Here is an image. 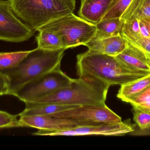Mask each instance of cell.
<instances>
[{"label":"cell","mask_w":150,"mask_h":150,"mask_svg":"<svg viewBox=\"0 0 150 150\" xmlns=\"http://www.w3.org/2000/svg\"><path fill=\"white\" fill-rule=\"evenodd\" d=\"M128 42L140 50L150 63V38L142 37L136 41Z\"/></svg>","instance_id":"25"},{"label":"cell","mask_w":150,"mask_h":150,"mask_svg":"<svg viewBox=\"0 0 150 150\" xmlns=\"http://www.w3.org/2000/svg\"><path fill=\"white\" fill-rule=\"evenodd\" d=\"M38 31L39 33L36 37V40L38 48L50 51L65 48L62 39L57 33L50 30Z\"/></svg>","instance_id":"17"},{"label":"cell","mask_w":150,"mask_h":150,"mask_svg":"<svg viewBox=\"0 0 150 150\" xmlns=\"http://www.w3.org/2000/svg\"><path fill=\"white\" fill-rule=\"evenodd\" d=\"M121 34L128 42L136 41L142 38L138 18H132L123 21Z\"/></svg>","instance_id":"20"},{"label":"cell","mask_w":150,"mask_h":150,"mask_svg":"<svg viewBox=\"0 0 150 150\" xmlns=\"http://www.w3.org/2000/svg\"><path fill=\"white\" fill-rule=\"evenodd\" d=\"M129 104L133 108L139 109L150 114V86L135 97Z\"/></svg>","instance_id":"22"},{"label":"cell","mask_w":150,"mask_h":150,"mask_svg":"<svg viewBox=\"0 0 150 150\" xmlns=\"http://www.w3.org/2000/svg\"><path fill=\"white\" fill-rule=\"evenodd\" d=\"M111 85L100 79L90 77L73 79L70 85L33 104L56 103L70 105H105Z\"/></svg>","instance_id":"3"},{"label":"cell","mask_w":150,"mask_h":150,"mask_svg":"<svg viewBox=\"0 0 150 150\" xmlns=\"http://www.w3.org/2000/svg\"><path fill=\"white\" fill-rule=\"evenodd\" d=\"M41 30H52L57 33L62 39L64 48L67 49L85 45L94 37L96 26L72 13L52 20L36 31Z\"/></svg>","instance_id":"5"},{"label":"cell","mask_w":150,"mask_h":150,"mask_svg":"<svg viewBox=\"0 0 150 150\" xmlns=\"http://www.w3.org/2000/svg\"><path fill=\"white\" fill-rule=\"evenodd\" d=\"M18 115H13L4 111H0V129L20 127L17 119Z\"/></svg>","instance_id":"24"},{"label":"cell","mask_w":150,"mask_h":150,"mask_svg":"<svg viewBox=\"0 0 150 150\" xmlns=\"http://www.w3.org/2000/svg\"><path fill=\"white\" fill-rule=\"evenodd\" d=\"M150 86V73L121 85L117 97L123 102H129Z\"/></svg>","instance_id":"14"},{"label":"cell","mask_w":150,"mask_h":150,"mask_svg":"<svg viewBox=\"0 0 150 150\" xmlns=\"http://www.w3.org/2000/svg\"><path fill=\"white\" fill-rule=\"evenodd\" d=\"M132 1L113 0L102 20L108 18H121Z\"/></svg>","instance_id":"21"},{"label":"cell","mask_w":150,"mask_h":150,"mask_svg":"<svg viewBox=\"0 0 150 150\" xmlns=\"http://www.w3.org/2000/svg\"><path fill=\"white\" fill-rule=\"evenodd\" d=\"M128 42L121 34L97 41H90L85 46L97 53L117 56L127 48Z\"/></svg>","instance_id":"11"},{"label":"cell","mask_w":150,"mask_h":150,"mask_svg":"<svg viewBox=\"0 0 150 150\" xmlns=\"http://www.w3.org/2000/svg\"><path fill=\"white\" fill-rule=\"evenodd\" d=\"M133 126L127 122L101 123L94 125L80 126L69 130L51 131L38 130L33 134V135L45 136H81L86 135H104L108 136H123L134 132Z\"/></svg>","instance_id":"8"},{"label":"cell","mask_w":150,"mask_h":150,"mask_svg":"<svg viewBox=\"0 0 150 150\" xmlns=\"http://www.w3.org/2000/svg\"><path fill=\"white\" fill-rule=\"evenodd\" d=\"M31 51V50L0 53V70L17 66Z\"/></svg>","instance_id":"19"},{"label":"cell","mask_w":150,"mask_h":150,"mask_svg":"<svg viewBox=\"0 0 150 150\" xmlns=\"http://www.w3.org/2000/svg\"><path fill=\"white\" fill-rule=\"evenodd\" d=\"M142 18L144 21L145 23L147 25L148 27V30H149V33L150 36V18Z\"/></svg>","instance_id":"28"},{"label":"cell","mask_w":150,"mask_h":150,"mask_svg":"<svg viewBox=\"0 0 150 150\" xmlns=\"http://www.w3.org/2000/svg\"><path fill=\"white\" fill-rule=\"evenodd\" d=\"M9 85L8 76L0 72V96L8 94Z\"/></svg>","instance_id":"26"},{"label":"cell","mask_w":150,"mask_h":150,"mask_svg":"<svg viewBox=\"0 0 150 150\" xmlns=\"http://www.w3.org/2000/svg\"><path fill=\"white\" fill-rule=\"evenodd\" d=\"M65 48L54 51L37 48L14 68L0 70L9 80L8 95L15 96L25 84L61 65Z\"/></svg>","instance_id":"2"},{"label":"cell","mask_w":150,"mask_h":150,"mask_svg":"<svg viewBox=\"0 0 150 150\" xmlns=\"http://www.w3.org/2000/svg\"><path fill=\"white\" fill-rule=\"evenodd\" d=\"M77 73L79 77L96 78L112 85H122L150 73L127 66L116 57L88 50L76 56Z\"/></svg>","instance_id":"1"},{"label":"cell","mask_w":150,"mask_h":150,"mask_svg":"<svg viewBox=\"0 0 150 150\" xmlns=\"http://www.w3.org/2000/svg\"><path fill=\"white\" fill-rule=\"evenodd\" d=\"M132 18H150V0H132L121 19L125 21Z\"/></svg>","instance_id":"18"},{"label":"cell","mask_w":150,"mask_h":150,"mask_svg":"<svg viewBox=\"0 0 150 150\" xmlns=\"http://www.w3.org/2000/svg\"><path fill=\"white\" fill-rule=\"evenodd\" d=\"M113 0H81L80 17L96 24L101 21Z\"/></svg>","instance_id":"12"},{"label":"cell","mask_w":150,"mask_h":150,"mask_svg":"<svg viewBox=\"0 0 150 150\" xmlns=\"http://www.w3.org/2000/svg\"><path fill=\"white\" fill-rule=\"evenodd\" d=\"M123 21L120 18L104 19L96 24V31L91 41H97L105 38L120 35Z\"/></svg>","instance_id":"16"},{"label":"cell","mask_w":150,"mask_h":150,"mask_svg":"<svg viewBox=\"0 0 150 150\" xmlns=\"http://www.w3.org/2000/svg\"><path fill=\"white\" fill-rule=\"evenodd\" d=\"M139 20V26H140V32L141 35L143 38H150L149 33V30L146 24L142 19L141 18H138Z\"/></svg>","instance_id":"27"},{"label":"cell","mask_w":150,"mask_h":150,"mask_svg":"<svg viewBox=\"0 0 150 150\" xmlns=\"http://www.w3.org/2000/svg\"><path fill=\"white\" fill-rule=\"evenodd\" d=\"M50 116L94 123L113 124L122 122V118L108 108L106 105L79 106L53 114Z\"/></svg>","instance_id":"9"},{"label":"cell","mask_w":150,"mask_h":150,"mask_svg":"<svg viewBox=\"0 0 150 150\" xmlns=\"http://www.w3.org/2000/svg\"><path fill=\"white\" fill-rule=\"evenodd\" d=\"M15 15L36 31L52 20L73 13L76 0H8Z\"/></svg>","instance_id":"4"},{"label":"cell","mask_w":150,"mask_h":150,"mask_svg":"<svg viewBox=\"0 0 150 150\" xmlns=\"http://www.w3.org/2000/svg\"><path fill=\"white\" fill-rule=\"evenodd\" d=\"M115 57L130 68L150 73V63L149 60L140 50L128 42L126 49Z\"/></svg>","instance_id":"13"},{"label":"cell","mask_w":150,"mask_h":150,"mask_svg":"<svg viewBox=\"0 0 150 150\" xmlns=\"http://www.w3.org/2000/svg\"><path fill=\"white\" fill-rule=\"evenodd\" d=\"M133 120L142 130L150 129V114L139 109L133 108Z\"/></svg>","instance_id":"23"},{"label":"cell","mask_w":150,"mask_h":150,"mask_svg":"<svg viewBox=\"0 0 150 150\" xmlns=\"http://www.w3.org/2000/svg\"><path fill=\"white\" fill-rule=\"evenodd\" d=\"M73 79L61 69V65L25 84L15 96L25 103L33 102L70 85Z\"/></svg>","instance_id":"6"},{"label":"cell","mask_w":150,"mask_h":150,"mask_svg":"<svg viewBox=\"0 0 150 150\" xmlns=\"http://www.w3.org/2000/svg\"><path fill=\"white\" fill-rule=\"evenodd\" d=\"M35 31L15 15L8 0H0V40L23 42L30 38Z\"/></svg>","instance_id":"7"},{"label":"cell","mask_w":150,"mask_h":150,"mask_svg":"<svg viewBox=\"0 0 150 150\" xmlns=\"http://www.w3.org/2000/svg\"><path fill=\"white\" fill-rule=\"evenodd\" d=\"M18 119L21 127H31L38 130L58 131L69 130L80 126L97 125L94 123L68 118H58L50 115H21Z\"/></svg>","instance_id":"10"},{"label":"cell","mask_w":150,"mask_h":150,"mask_svg":"<svg viewBox=\"0 0 150 150\" xmlns=\"http://www.w3.org/2000/svg\"><path fill=\"white\" fill-rule=\"evenodd\" d=\"M25 110L18 114L21 115H50L56 113L74 108L79 106L62 105L56 103L33 104L26 103Z\"/></svg>","instance_id":"15"}]
</instances>
